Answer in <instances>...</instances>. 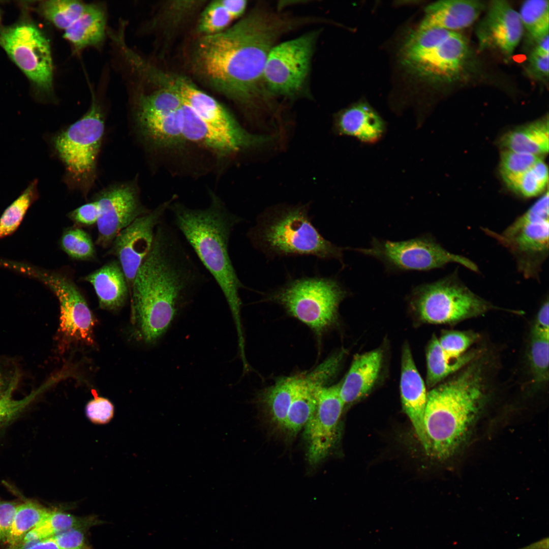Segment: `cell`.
Returning <instances> with one entry per match:
<instances>
[{
  "label": "cell",
  "mask_w": 549,
  "mask_h": 549,
  "mask_svg": "<svg viewBox=\"0 0 549 549\" xmlns=\"http://www.w3.org/2000/svg\"><path fill=\"white\" fill-rule=\"evenodd\" d=\"M290 25L272 13L252 12L220 33L201 36L193 52L194 69L228 98L252 103L261 94L268 53Z\"/></svg>",
  "instance_id": "1"
},
{
  "label": "cell",
  "mask_w": 549,
  "mask_h": 549,
  "mask_svg": "<svg viewBox=\"0 0 549 549\" xmlns=\"http://www.w3.org/2000/svg\"><path fill=\"white\" fill-rule=\"evenodd\" d=\"M177 232L164 221L158 226L152 248L131 289L134 318L147 344L166 333L207 281Z\"/></svg>",
  "instance_id": "2"
},
{
  "label": "cell",
  "mask_w": 549,
  "mask_h": 549,
  "mask_svg": "<svg viewBox=\"0 0 549 549\" xmlns=\"http://www.w3.org/2000/svg\"><path fill=\"white\" fill-rule=\"evenodd\" d=\"M175 228L186 239L199 260L221 289L232 315L237 337L243 336L242 301L239 295L245 286L239 279L229 254L232 234L242 219L230 211L215 194L204 208H192L172 202Z\"/></svg>",
  "instance_id": "3"
},
{
  "label": "cell",
  "mask_w": 549,
  "mask_h": 549,
  "mask_svg": "<svg viewBox=\"0 0 549 549\" xmlns=\"http://www.w3.org/2000/svg\"><path fill=\"white\" fill-rule=\"evenodd\" d=\"M487 386L485 365L475 358L428 393L423 426L428 455L444 460L459 448L485 402Z\"/></svg>",
  "instance_id": "4"
},
{
  "label": "cell",
  "mask_w": 549,
  "mask_h": 549,
  "mask_svg": "<svg viewBox=\"0 0 549 549\" xmlns=\"http://www.w3.org/2000/svg\"><path fill=\"white\" fill-rule=\"evenodd\" d=\"M252 245L269 258L314 256L343 263V252L312 222L305 206L277 208L264 214L248 232Z\"/></svg>",
  "instance_id": "5"
},
{
  "label": "cell",
  "mask_w": 549,
  "mask_h": 549,
  "mask_svg": "<svg viewBox=\"0 0 549 549\" xmlns=\"http://www.w3.org/2000/svg\"><path fill=\"white\" fill-rule=\"evenodd\" d=\"M104 131V112L93 97L89 109L80 118L49 140L52 154L64 166L65 182L83 195H87L96 179Z\"/></svg>",
  "instance_id": "6"
},
{
  "label": "cell",
  "mask_w": 549,
  "mask_h": 549,
  "mask_svg": "<svg viewBox=\"0 0 549 549\" xmlns=\"http://www.w3.org/2000/svg\"><path fill=\"white\" fill-rule=\"evenodd\" d=\"M400 54L402 65L417 76L434 82H448L464 68L468 46L456 32L418 27L407 37Z\"/></svg>",
  "instance_id": "7"
},
{
  "label": "cell",
  "mask_w": 549,
  "mask_h": 549,
  "mask_svg": "<svg viewBox=\"0 0 549 549\" xmlns=\"http://www.w3.org/2000/svg\"><path fill=\"white\" fill-rule=\"evenodd\" d=\"M348 292L336 279L303 277L287 281L267 294L266 300L280 305L291 317L320 337L336 321Z\"/></svg>",
  "instance_id": "8"
},
{
  "label": "cell",
  "mask_w": 549,
  "mask_h": 549,
  "mask_svg": "<svg viewBox=\"0 0 549 549\" xmlns=\"http://www.w3.org/2000/svg\"><path fill=\"white\" fill-rule=\"evenodd\" d=\"M548 229L547 192L502 232L482 229L508 250L525 278L539 280L549 254Z\"/></svg>",
  "instance_id": "9"
},
{
  "label": "cell",
  "mask_w": 549,
  "mask_h": 549,
  "mask_svg": "<svg viewBox=\"0 0 549 549\" xmlns=\"http://www.w3.org/2000/svg\"><path fill=\"white\" fill-rule=\"evenodd\" d=\"M411 303L423 321L436 324L456 323L497 309L473 292L455 272L416 286Z\"/></svg>",
  "instance_id": "10"
},
{
  "label": "cell",
  "mask_w": 549,
  "mask_h": 549,
  "mask_svg": "<svg viewBox=\"0 0 549 549\" xmlns=\"http://www.w3.org/2000/svg\"><path fill=\"white\" fill-rule=\"evenodd\" d=\"M353 250L381 261L390 271H428L454 263L479 272L473 261L447 251L434 237L427 234L399 241L374 238L370 248Z\"/></svg>",
  "instance_id": "11"
},
{
  "label": "cell",
  "mask_w": 549,
  "mask_h": 549,
  "mask_svg": "<svg viewBox=\"0 0 549 549\" xmlns=\"http://www.w3.org/2000/svg\"><path fill=\"white\" fill-rule=\"evenodd\" d=\"M3 267L41 282L55 295L59 309V327L66 336L92 342L94 319L88 304L74 282L65 274L30 264L4 260Z\"/></svg>",
  "instance_id": "12"
},
{
  "label": "cell",
  "mask_w": 549,
  "mask_h": 549,
  "mask_svg": "<svg viewBox=\"0 0 549 549\" xmlns=\"http://www.w3.org/2000/svg\"><path fill=\"white\" fill-rule=\"evenodd\" d=\"M316 34L308 33L271 48L263 72L264 84L270 92L291 96L301 89L309 71Z\"/></svg>",
  "instance_id": "13"
},
{
  "label": "cell",
  "mask_w": 549,
  "mask_h": 549,
  "mask_svg": "<svg viewBox=\"0 0 549 549\" xmlns=\"http://www.w3.org/2000/svg\"><path fill=\"white\" fill-rule=\"evenodd\" d=\"M0 44L37 86L48 91L52 86L53 66L49 42L35 26L20 24L4 28Z\"/></svg>",
  "instance_id": "14"
},
{
  "label": "cell",
  "mask_w": 549,
  "mask_h": 549,
  "mask_svg": "<svg viewBox=\"0 0 549 549\" xmlns=\"http://www.w3.org/2000/svg\"><path fill=\"white\" fill-rule=\"evenodd\" d=\"M171 80L184 103L211 129L228 140L237 152L260 146L271 140L269 136L248 132L216 100L187 80L179 77Z\"/></svg>",
  "instance_id": "15"
},
{
  "label": "cell",
  "mask_w": 549,
  "mask_h": 549,
  "mask_svg": "<svg viewBox=\"0 0 549 549\" xmlns=\"http://www.w3.org/2000/svg\"><path fill=\"white\" fill-rule=\"evenodd\" d=\"M94 200L99 208L97 241L103 247L112 243L120 231L149 211L140 202L138 187L134 180L106 187Z\"/></svg>",
  "instance_id": "16"
},
{
  "label": "cell",
  "mask_w": 549,
  "mask_h": 549,
  "mask_svg": "<svg viewBox=\"0 0 549 549\" xmlns=\"http://www.w3.org/2000/svg\"><path fill=\"white\" fill-rule=\"evenodd\" d=\"M173 198L136 218L120 231L113 241V252L125 275L130 291L136 273L150 252L156 229Z\"/></svg>",
  "instance_id": "17"
},
{
  "label": "cell",
  "mask_w": 549,
  "mask_h": 549,
  "mask_svg": "<svg viewBox=\"0 0 549 549\" xmlns=\"http://www.w3.org/2000/svg\"><path fill=\"white\" fill-rule=\"evenodd\" d=\"M340 383L323 386L319 390L316 410L305 426L308 460L311 465L323 460L333 448L345 404L340 394Z\"/></svg>",
  "instance_id": "18"
},
{
  "label": "cell",
  "mask_w": 549,
  "mask_h": 549,
  "mask_svg": "<svg viewBox=\"0 0 549 549\" xmlns=\"http://www.w3.org/2000/svg\"><path fill=\"white\" fill-rule=\"evenodd\" d=\"M343 357L342 352L334 354L301 374L283 427L289 433L304 428L316 410L319 390L337 374Z\"/></svg>",
  "instance_id": "19"
},
{
  "label": "cell",
  "mask_w": 549,
  "mask_h": 549,
  "mask_svg": "<svg viewBox=\"0 0 549 549\" xmlns=\"http://www.w3.org/2000/svg\"><path fill=\"white\" fill-rule=\"evenodd\" d=\"M523 27L518 13L506 1H493L477 25L480 48L497 49L511 55L519 44Z\"/></svg>",
  "instance_id": "20"
},
{
  "label": "cell",
  "mask_w": 549,
  "mask_h": 549,
  "mask_svg": "<svg viewBox=\"0 0 549 549\" xmlns=\"http://www.w3.org/2000/svg\"><path fill=\"white\" fill-rule=\"evenodd\" d=\"M400 391L404 411L409 418L417 436L426 449L423 426V415L427 400L425 385L415 364L410 348L405 344L403 348Z\"/></svg>",
  "instance_id": "21"
},
{
  "label": "cell",
  "mask_w": 549,
  "mask_h": 549,
  "mask_svg": "<svg viewBox=\"0 0 549 549\" xmlns=\"http://www.w3.org/2000/svg\"><path fill=\"white\" fill-rule=\"evenodd\" d=\"M333 126L337 134L354 137L367 144L381 140L387 127L380 114L365 102L354 103L339 112Z\"/></svg>",
  "instance_id": "22"
},
{
  "label": "cell",
  "mask_w": 549,
  "mask_h": 549,
  "mask_svg": "<svg viewBox=\"0 0 549 549\" xmlns=\"http://www.w3.org/2000/svg\"><path fill=\"white\" fill-rule=\"evenodd\" d=\"M485 4L475 0H442L426 7L419 28H440L456 32L469 27L478 18Z\"/></svg>",
  "instance_id": "23"
},
{
  "label": "cell",
  "mask_w": 549,
  "mask_h": 549,
  "mask_svg": "<svg viewBox=\"0 0 549 549\" xmlns=\"http://www.w3.org/2000/svg\"><path fill=\"white\" fill-rule=\"evenodd\" d=\"M382 356V351L377 349L354 358L340 383V394L345 405L356 402L371 390L380 371Z\"/></svg>",
  "instance_id": "24"
},
{
  "label": "cell",
  "mask_w": 549,
  "mask_h": 549,
  "mask_svg": "<svg viewBox=\"0 0 549 549\" xmlns=\"http://www.w3.org/2000/svg\"><path fill=\"white\" fill-rule=\"evenodd\" d=\"M179 109L167 114H135L136 128L140 136L155 148H172L182 144L185 141Z\"/></svg>",
  "instance_id": "25"
},
{
  "label": "cell",
  "mask_w": 549,
  "mask_h": 549,
  "mask_svg": "<svg viewBox=\"0 0 549 549\" xmlns=\"http://www.w3.org/2000/svg\"><path fill=\"white\" fill-rule=\"evenodd\" d=\"M85 280L93 286L103 309L115 310L124 304L129 288L118 262L104 265L86 276Z\"/></svg>",
  "instance_id": "26"
},
{
  "label": "cell",
  "mask_w": 549,
  "mask_h": 549,
  "mask_svg": "<svg viewBox=\"0 0 549 549\" xmlns=\"http://www.w3.org/2000/svg\"><path fill=\"white\" fill-rule=\"evenodd\" d=\"M184 140L195 143L220 156H228L237 150L226 138L211 129L185 103L179 109Z\"/></svg>",
  "instance_id": "27"
},
{
  "label": "cell",
  "mask_w": 549,
  "mask_h": 549,
  "mask_svg": "<svg viewBox=\"0 0 549 549\" xmlns=\"http://www.w3.org/2000/svg\"><path fill=\"white\" fill-rule=\"evenodd\" d=\"M106 16L103 9L86 4L79 17L65 30L64 37L77 50L100 44L105 36Z\"/></svg>",
  "instance_id": "28"
},
{
  "label": "cell",
  "mask_w": 549,
  "mask_h": 549,
  "mask_svg": "<svg viewBox=\"0 0 549 549\" xmlns=\"http://www.w3.org/2000/svg\"><path fill=\"white\" fill-rule=\"evenodd\" d=\"M548 118H543L509 131L501 138L504 150L540 156L548 152Z\"/></svg>",
  "instance_id": "29"
},
{
  "label": "cell",
  "mask_w": 549,
  "mask_h": 549,
  "mask_svg": "<svg viewBox=\"0 0 549 549\" xmlns=\"http://www.w3.org/2000/svg\"><path fill=\"white\" fill-rule=\"evenodd\" d=\"M301 374L279 378L261 395L262 404L273 423L279 427H284Z\"/></svg>",
  "instance_id": "30"
},
{
  "label": "cell",
  "mask_w": 549,
  "mask_h": 549,
  "mask_svg": "<svg viewBox=\"0 0 549 549\" xmlns=\"http://www.w3.org/2000/svg\"><path fill=\"white\" fill-rule=\"evenodd\" d=\"M99 522L94 516L79 517L62 511L51 510L26 534L20 544L51 537L71 529H89Z\"/></svg>",
  "instance_id": "31"
},
{
  "label": "cell",
  "mask_w": 549,
  "mask_h": 549,
  "mask_svg": "<svg viewBox=\"0 0 549 549\" xmlns=\"http://www.w3.org/2000/svg\"><path fill=\"white\" fill-rule=\"evenodd\" d=\"M477 354V351H471L464 353L456 360H448L444 354L438 339L434 336L429 344L426 352L428 386H434L450 375L462 370L475 359Z\"/></svg>",
  "instance_id": "32"
},
{
  "label": "cell",
  "mask_w": 549,
  "mask_h": 549,
  "mask_svg": "<svg viewBox=\"0 0 549 549\" xmlns=\"http://www.w3.org/2000/svg\"><path fill=\"white\" fill-rule=\"evenodd\" d=\"M51 510L35 501L18 504L6 542L10 549H15L26 534L45 518Z\"/></svg>",
  "instance_id": "33"
},
{
  "label": "cell",
  "mask_w": 549,
  "mask_h": 549,
  "mask_svg": "<svg viewBox=\"0 0 549 549\" xmlns=\"http://www.w3.org/2000/svg\"><path fill=\"white\" fill-rule=\"evenodd\" d=\"M38 180L35 179L4 211L0 218V239L13 234L19 227L29 207L39 197Z\"/></svg>",
  "instance_id": "34"
},
{
  "label": "cell",
  "mask_w": 549,
  "mask_h": 549,
  "mask_svg": "<svg viewBox=\"0 0 549 549\" xmlns=\"http://www.w3.org/2000/svg\"><path fill=\"white\" fill-rule=\"evenodd\" d=\"M523 27L534 41L548 34L549 2L528 0L522 4L518 12Z\"/></svg>",
  "instance_id": "35"
},
{
  "label": "cell",
  "mask_w": 549,
  "mask_h": 549,
  "mask_svg": "<svg viewBox=\"0 0 549 549\" xmlns=\"http://www.w3.org/2000/svg\"><path fill=\"white\" fill-rule=\"evenodd\" d=\"M546 164L539 160L529 170L518 175L504 179L507 186L525 197H533L544 191L548 183Z\"/></svg>",
  "instance_id": "36"
},
{
  "label": "cell",
  "mask_w": 549,
  "mask_h": 549,
  "mask_svg": "<svg viewBox=\"0 0 549 549\" xmlns=\"http://www.w3.org/2000/svg\"><path fill=\"white\" fill-rule=\"evenodd\" d=\"M86 4L77 1L50 0L41 4L43 15L64 31L82 14Z\"/></svg>",
  "instance_id": "37"
},
{
  "label": "cell",
  "mask_w": 549,
  "mask_h": 549,
  "mask_svg": "<svg viewBox=\"0 0 549 549\" xmlns=\"http://www.w3.org/2000/svg\"><path fill=\"white\" fill-rule=\"evenodd\" d=\"M529 358L534 381L537 384L547 382L548 379L549 335L532 331Z\"/></svg>",
  "instance_id": "38"
},
{
  "label": "cell",
  "mask_w": 549,
  "mask_h": 549,
  "mask_svg": "<svg viewBox=\"0 0 549 549\" xmlns=\"http://www.w3.org/2000/svg\"><path fill=\"white\" fill-rule=\"evenodd\" d=\"M16 382L13 380L0 398V430L19 416L51 382L43 384L22 399L14 400L12 398V393Z\"/></svg>",
  "instance_id": "39"
},
{
  "label": "cell",
  "mask_w": 549,
  "mask_h": 549,
  "mask_svg": "<svg viewBox=\"0 0 549 549\" xmlns=\"http://www.w3.org/2000/svg\"><path fill=\"white\" fill-rule=\"evenodd\" d=\"M60 246L69 256L76 259L87 260L95 256V248L90 236L80 228H72L64 232Z\"/></svg>",
  "instance_id": "40"
},
{
  "label": "cell",
  "mask_w": 549,
  "mask_h": 549,
  "mask_svg": "<svg viewBox=\"0 0 549 549\" xmlns=\"http://www.w3.org/2000/svg\"><path fill=\"white\" fill-rule=\"evenodd\" d=\"M232 20L221 0L215 1L208 4L201 13L198 30L202 36L214 35L226 29Z\"/></svg>",
  "instance_id": "41"
},
{
  "label": "cell",
  "mask_w": 549,
  "mask_h": 549,
  "mask_svg": "<svg viewBox=\"0 0 549 549\" xmlns=\"http://www.w3.org/2000/svg\"><path fill=\"white\" fill-rule=\"evenodd\" d=\"M478 339L476 333L469 331H450L444 333L439 340L447 359L456 360Z\"/></svg>",
  "instance_id": "42"
},
{
  "label": "cell",
  "mask_w": 549,
  "mask_h": 549,
  "mask_svg": "<svg viewBox=\"0 0 549 549\" xmlns=\"http://www.w3.org/2000/svg\"><path fill=\"white\" fill-rule=\"evenodd\" d=\"M540 159V156L504 150L500 156L502 177L505 179L522 174Z\"/></svg>",
  "instance_id": "43"
},
{
  "label": "cell",
  "mask_w": 549,
  "mask_h": 549,
  "mask_svg": "<svg viewBox=\"0 0 549 549\" xmlns=\"http://www.w3.org/2000/svg\"><path fill=\"white\" fill-rule=\"evenodd\" d=\"M86 414L88 419L96 424L109 422L114 414V406L111 402L102 397H96L86 406Z\"/></svg>",
  "instance_id": "44"
},
{
  "label": "cell",
  "mask_w": 549,
  "mask_h": 549,
  "mask_svg": "<svg viewBox=\"0 0 549 549\" xmlns=\"http://www.w3.org/2000/svg\"><path fill=\"white\" fill-rule=\"evenodd\" d=\"M85 530L81 528L71 529L53 537L60 549H92L86 541Z\"/></svg>",
  "instance_id": "45"
},
{
  "label": "cell",
  "mask_w": 549,
  "mask_h": 549,
  "mask_svg": "<svg viewBox=\"0 0 549 549\" xmlns=\"http://www.w3.org/2000/svg\"><path fill=\"white\" fill-rule=\"evenodd\" d=\"M99 215V205L94 200L72 211L69 214V217L77 224L90 225L97 223Z\"/></svg>",
  "instance_id": "46"
},
{
  "label": "cell",
  "mask_w": 549,
  "mask_h": 549,
  "mask_svg": "<svg viewBox=\"0 0 549 549\" xmlns=\"http://www.w3.org/2000/svg\"><path fill=\"white\" fill-rule=\"evenodd\" d=\"M18 505L0 498V541H7Z\"/></svg>",
  "instance_id": "47"
},
{
  "label": "cell",
  "mask_w": 549,
  "mask_h": 549,
  "mask_svg": "<svg viewBox=\"0 0 549 549\" xmlns=\"http://www.w3.org/2000/svg\"><path fill=\"white\" fill-rule=\"evenodd\" d=\"M548 53L533 49L529 57L528 70L533 77L545 80L548 77Z\"/></svg>",
  "instance_id": "48"
},
{
  "label": "cell",
  "mask_w": 549,
  "mask_h": 549,
  "mask_svg": "<svg viewBox=\"0 0 549 549\" xmlns=\"http://www.w3.org/2000/svg\"><path fill=\"white\" fill-rule=\"evenodd\" d=\"M548 307V299L547 297L538 311L532 331L549 335Z\"/></svg>",
  "instance_id": "49"
},
{
  "label": "cell",
  "mask_w": 549,
  "mask_h": 549,
  "mask_svg": "<svg viewBox=\"0 0 549 549\" xmlns=\"http://www.w3.org/2000/svg\"><path fill=\"white\" fill-rule=\"evenodd\" d=\"M221 2L233 19L241 16L247 7L244 0H221Z\"/></svg>",
  "instance_id": "50"
},
{
  "label": "cell",
  "mask_w": 549,
  "mask_h": 549,
  "mask_svg": "<svg viewBox=\"0 0 549 549\" xmlns=\"http://www.w3.org/2000/svg\"><path fill=\"white\" fill-rule=\"evenodd\" d=\"M15 549H60L53 537L20 544Z\"/></svg>",
  "instance_id": "51"
},
{
  "label": "cell",
  "mask_w": 549,
  "mask_h": 549,
  "mask_svg": "<svg viewBox=\"0 0 549 549\" xmlns=\"http://www.w3.org/2000/svg\"><path fill=\"white\" fill-rule=\"evenodd\" d=\"M535 42L536 45L534 49L543 53H549L548 34L543 35Z\"/></svg>",
  "instance_id": "52"
},
{
  "label": "cell",
  "mask_w": 549,
  "mask_h": 549,
  "mask_svg": "<svg viewBox=\"0 0 549 549\" xmlns=\"http://www.w3.org/2000/svg\"><path fill=\"white\" fill-rule=\"evenodd\" d=\"M5 391H3V380L0 375V398L4 394Z\"/></svg>",
  "instance_id": "53"
}]
</instances>
